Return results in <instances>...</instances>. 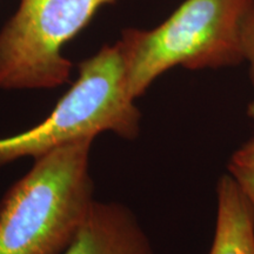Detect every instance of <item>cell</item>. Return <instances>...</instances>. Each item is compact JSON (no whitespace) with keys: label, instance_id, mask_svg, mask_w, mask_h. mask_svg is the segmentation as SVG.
Segmentation results:
<instances>
[{"label":"cell","instance_id":"7a4b0ae2","mask_svg":"<svg viewBox=\"0 0 254 254\" xmlns=\"http://www.w3.org/2000/svg\"><path fill=\"white\" fill-rule=\"evenodd\" d=\"M140 120L129 91L125 56L117 41L79 65L78 78L46 119L27 131L0 138V166L94 140L105 132L133 140L140 133Z\"/></svg>","mask_w":254,"mask_h":254},{"label":"cell","instance_id":"3957f363","mask_svg":"<svg viewBox=\"0 0 254 254\" xmlns=\"http://www.w3.org/2000/svg\"><path fill=\"white\" fill-rule=\"evenodd\" d=\"M253 0H185L153 30L127 28L122 45L136 100L168 69L220 68L244 60L241 26Z\"/></svg>","mask_w":254,"mask_h":254},{"label":"cell","instance_id":"5b68a950","mask_svg":"<svg viewBox=\"0 0 254 254\" xmlns=\"http://www.w3.org/2000/svg\"><path fill=\"white\" fill-rule=\"evenodd\" d=\"M62 254H155L133 212L119 202L94 200Z\"/></svg>","mask_w":254,"mask_h":254},{"label":"cell","instance_id":"8992f818","mask_svg":"<svg viewBox=\"0 0 254 254\" xmlns=\"http://www.w3.org/2000/svg\"><path fill=\"white\" fill-rule=\"evenodd\" d=\"M218 211L208 254H254V208L230 174L217 186Z\"/></svg>","mask_w":254,"mask_h":254},{"label":"cell","instance_id":"52a82bcc","mask_svg":"<svg viewBox=\"0 0 254 254\" xmlns=\"http://www.w3.org/2000/svg\"><path fill=\"white\" fill-rule=\"evenodd\" d=\"M228 172L254 208V138L234 152L228 163Z\"/></svg>","mask_w":254,"mask_h":254},{"label":"cell","instance_id":"277c9868","mask_svg":"<svg viewBox=\"0 0 254 254\" xmlns=\"http://www.w3.org/2000/svg\"><path fill=\"white\" fill-rule=\"evenodd\" d=\"M116 0H20L0 31V88L46 90L66 84L72 63L63 49Z\"/></svg>","mask_w":254,"mask_h":254},{"label":"cell","instance_id":"ba28073f","mask_svg":"<svg viewBox=\"0 0 254 254\" xmlns=\"http://www.w3.org/2000/svg\"><path fill=\"white\" fill-rule=\"evenodd\" d=\"M241 50L244 60L250 63V75L254 90V0L244 18L241 26ZM247 114L254 122V98L249 105Z\"/></svg>","mask_w":254,"mask_h":254},{"label":"cell","instance_id":"6da1fadb","mask_svg":"<svg viewBox=\"0 0 254 254\" xmlns=\"http://www.w3.org/2000/svg\"><path fill=\"white\" fill-rule=\"evenodd\" d=\"M93 139L36 159L0 204V254H62L93 204Z\"/></svg>","mask_w":254,"mask_h":254}]
</instances>
